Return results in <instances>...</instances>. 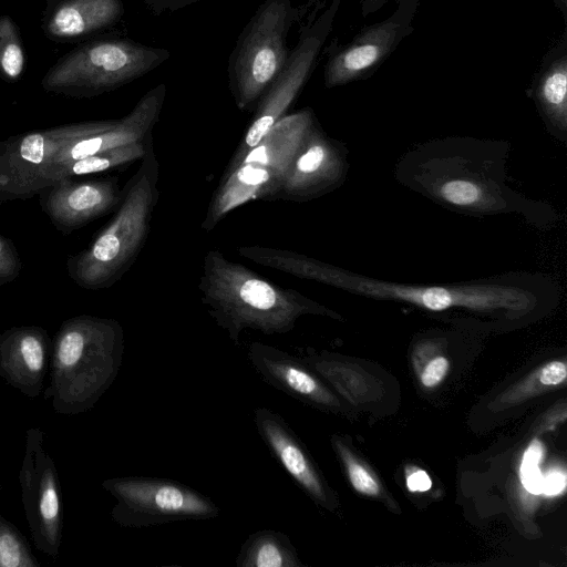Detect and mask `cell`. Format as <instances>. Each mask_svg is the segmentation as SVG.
Segmentation results:
<instances>
[{
  "label": "cell",
  "mask_w": 567,
  "mask_h": 567,
  "mask_svg": "<svg viewBox=\"0 0 567 567\" xmlns=\"http://www.w3.org/2000/svg\"><path fill=\"white\" fill-rule=\"evenodd\" d=\"M348 171L347 146L317 124L271 200L305 203L320 198L339 188Z\"/></svg>",
  "instance_id": "4fadbf2b"
},
{
  "label": "cell",
  "mask_w": 567,
  "mask_h": 567,
  "mask_svg": "<svg viewBox=\"0 0 567 567\" xmlns=\"http://www.w3.org/2000/svg\"><path fill=\"white\" fill-rule=\"evenodd\" d=\"M266 267L374 300L413 306L430 313L460 312L491 323H519L554 307L560 288L528 271L458 282L420 284L369 277L291 250L269 248Z\"/></svg>",
  "instance_id": "6da1fadb"
},
{
  "label": "cell",
  "mask_w": 567,
  "mask_h": 567,
  "mask_svg": "<svg viewBox=\"0 0 567 567\" xmlns=\"http://www.w3.org/2000/svg\"><path fill=\"white\" fill-rule=\"evenodd\" d=\"M331 443L352 488L361 495L383 499L385 492L375 473L355 455L342 437L333 435Z\"/></svg>",
  "instance_id": "484cf974"
},
{
  "label": "cell",
  "mask_w": 567,
  "mask_h": 567,
  "mask_svg": "<svg viewBox=\"0 0 567 567\" xmlns=\"http://www.w3.org/2000/svg\"><path fill=\"white\" fill-rule=\"evenodd\" d=\"M318 124L306 107L280 117L231 168H226L200 224L213 230L228 214L257 199L271 200Z\"/></svg>",
  "instance_id": "8992f818"
},
{
  "label": "cell",
  "mask_w": 567,
  "mask_h": 567,
  "mask_svg": "<svg viewBox=\"0 0 567 567\" xmlns=\"http://www.w3.org/2000/svg\"><path fill=\"white\" fill-rule=\"evenodd\" d=\"M508 156L509 144L503 141L436 138L402 154L394 175L404 187L452 212L473 217L515 215L548 228L557 213L509 185Z\"/></svg>",
  "instance_id": "7a4b0ae2"
},
{
  "label": "cell",
  "mask_w": 567,
  "mask_h": 567,
  "mask_svg": "<svg viewBox=\"0 0 567 567\" xmlns=\"http://www.w3.org/2000/svg\"><path fill=\"white\" fill-rule=\"evenodd\" d=\"M406 486L411 492H426L432 487V481L425 471L414 468L406 475Z\"/></svg>",
  "instance_id": "1f68e13d"
},
{
  "label": "cell",
  "mask_w": 567,
  "mask_h": 567,
  "mask_svg": "<svg viewBox=\"0 0 567 567\" xmlns=\"http://www.w3.org/2000/svg\"><path fill=\"white\" fill-rule=\"evenodd\" d=\"M154 144L153 133L147 137L126 145L114 147L81 159H78L55 172L47 179V186H50L63 178H72L87 174L101 173L114 167L133 163L142 159L151 145Z\"/></svg>",
  "instance_id": "7402d4cb"
},
{
  "label": "cell",
  "mask_w": 567,
  "mask_h": 567,
  "mask_svg": "<svg viewBox=\"0 0 567 567\" xmlns=\"http://www.w3.org/2000/svg\"><path fill=\"white\" fill-rule=\"evenodd\" d=\"M30 544L0 515V567H39Z\"/></svg>",
  "instance_id": "4316f807"
},
{
  "label": "cell",
  "mask_w": 567,
  "mask_h": 567,
  "mask_svg": "<svg viewBox=\"0 0 567 567\" xmlns=\"http://www.w3.org/2000/svg\"><path fill=\"white\" fill-rule=\"evenodd\" d=\"M115 123L116 120L71 123L0 141V205L38 195L39 178L62 146Z\"/></svg>",
  "instance_id": "30bf717a"
},
{
  "label": "cell",
  "mask_w": 567,
  "mask_h": 567,
  "mask_svg": "<svg viewBox=\"0 0 567 567\" xmlns=\"http://www.w3.org/2000/svg\"><path fill=\"white\" fill-rule=\"evenodd\" d=\"M542 456V443L537 440H533L524 453L520 465L522 484L526 491L533 494H540L543 491L544 476L538 467Z\"/></svg>",
  "instance_id": "83f0119b"
},
{
  "label": "cell",
  "mask_w": 567,
  "mask_h": 567,
  "mask_svg": "<svg viewBox=\"0 0 567 567\" xmlns=\"http://www.w3.org/2000/svg\"><path fill=\"white\" fill-rule=\"evenodd\" d=\"M566 379V363L559 360L549 361L498 394L489 404V409L502 411L516 406L529 399L559 388L565 384Z\"/></svg>",
  "instance_id": "603a6c76"
},
{
  "label": "cell",
  "mask_w": 567,
  "mask_h": 567,
  "mask_svg": "<svg viewBox=\"0 0 567 567\" xmlns=\"http://www.w3.org/2000/svg\"><path fill=\"white\" fill-rule=\"evenodd\" d=\"M169 56L166 49L130 39L86 41L59 58L41 86L50 94L91 99L137 80Z\"/></svg>",
  "instance_id": "52a82bcc"
},
{
  "label": "cell",
  "mask_w": 567,
  "mask_h": 567,
  "mask_svg": "<svg viewBox=\"0 0 567 567\" xmlns=\"http://www.w3.org/2000/svg\"><path fill=\"white\" fill-rule=\"evenodd\" d=\"M159 164L151 145L123 187L115 215L83 250L66 258V274L80 288H111L128 271L143 249L151 229L159 190Z\"/></svg>",
  "instance_id": "5b68a950"
},
{
  "label": "cell",
  "mask_w": 567,
  "mask_h": 567,
  "mask_svg": "<svg viewBox=\"0 0 567 567\" xmlns=\"http://www.w3.org/2000/svg\"><path fill=\"white\" fill-rule=\"evenodd\" d=\"M566 486L565 475L560 472L554 471L543 477L542 493L554 496L564 491Z\"/></svg>",
  "instance_id": "d6a6232c"
},
{
  "label": "cell",
  "mask_w": 567,
  "mask_h": 567,
  "mask_svg": "<svg viewBox=\"0 0 567 567\" xmlns=\"http://www.w3.org/2000/svg\"><path fill=\"white\" fill-rule=\"evenodd\" d=\"M399 25L384 22L365 32L354 43L336 54L324 72L327 87L348 83L377 64L393 44Z\"/></svg>",
  "instance_id": "ffe728a7"
},
{
  "label": "cell",
  "mask_w": 567,
  "mask_h": 567,
  "mask_svg": "<svg viewBox=\"0 0 567 567\" xmlns=\"http://www.w3.org/2000/svg\"><path fill=\"white\" fill-rule=\"evenodd\" d=\"M247 358L266 383L316 409L337 412L342 404L334 392L303 359L260 342H252Z\"/></svg>",
  "instance_id": "e0dca14e"
},
{
  "label": "cell",
  "mask_w": 567,
  "mask_h": 567,
  "mask_svg": "<svg viewBox=\"0 0 567 567\" xmlns=\"http://www.w3.org/2000/svg\"><path fill=\"white\" fill-rule=\"evenodd\" d=\"M538 102L550 133L565 142L567 136V69L566 62L555 64L542 79Z\"/></svg>",
  "instance_id": "cb8c5ba5"
},
{
  "label": "cell",
  "mask_w": 567,
  "mask_h": 567,
  "mask_svg": "<svg viewBox=\"0 0 567 567\" xmlns=\"http://www.w3.org/2000/svg\"><path fill=\"white\" fill-rule=\"evenodd\" d=\"M291 0H265L240 32L228 63V86L238 110L248 112L285 65Z\"/></svg>",
  "instance_id": "ba28073f"
},
{
  "label": "cell",
  "mask_w": 567,
  "mask_h": 567,
  "mask_svg": "<svg viewBox=\"0 0 567 567\" xmlns=\"http://www.w3.org/2000/svg\"><path fill=\"white\" fill-rule=\"evenodd\" d=\"M1 487H2V486H1V483H0V489H1Z\"/></svg>",
  "instance_id": "836d02e7"
},
{
  "label": "cell",
  "mask_w": 567,
  "mask_h": 567,
  "mask_svg": "<svg viewBox=\"0 0 567 567\" xmlns=\"http://www.w3.org/2000/svg\"><path fill=\"white\" fill-rule=\"evenodd\" d=\"M102 487L116 501L111 511L115 524L143 528L219 516V506L208 496L174 480L122 476L106 478Z\"/></svg>",
  "instance_id": "9c48e42d"
},
{
  "label": "cell",
  "mask_w": 567,
  "mask_h": 567,
  "mask_svg": "<svg viewBox=\"0 0 567 567\" xmlns=\"http://www.w3.org/2000/svg\"><path fill=\"white\" fill-rule=\"evenodd\" d=\"M338 0L300 34L279 74L259 99L252 120L227 168L237 165L284 115L307 83L330 31Z\"/></svg>",
  "instance_id": "8fae6325"
},
{
  "label": "cell",
  "mask_w": 567,
  "mask_h": 567,
  "mask_svg": "<svg viewBox=\"0 0 567 567\" xmlns=\"http://www.w3.org/2000/svg\"><path fill=\"white\" fill-rule=\"evenodd\" d=\"M52 340L39 326H16L0 333V377L29 399L44 390Z\"/></svg>",
  "instance_id": "ac0fdd59"
},
{
  "label": "cell",
  "mask_w": 567,
  "mask_h": 567,
  "mask_svg": "<svg viewBox=\"0 0 567 567\" xmlns=\"http://www.w3.org/2000/svg\"><path fill=\"white\" fill-rule=\"evenodd\" d=\"M147 9L156 16L165 11H176L199 0H142Z\"/></svg>",
  "instance_id": "4dcf8cb0"
},
{
  "label": "cell",
  "mask_w": 567,
  "mask_h": 567,
  "mask_svg": "<svg viewBox=\"0 0 567 567\" xmlns=\"http://www.w3.org/2000/svg\"><path fill=\"white\" fill-rule=\"evenodd\" d=\"M21 270L22 261L14 244L0 234V287L14 281Z\"/></svg>",
  "instance_id": "f1b7e54d"
},
{
  "label": "cell",
  "mask_w": 567,
  "mask_h": 567,
  "mask_svg": "<svg viewBox=\"0 0 567 567\" xmlns=\"http://www.w3.org/2000/svg\"><path fill=\"white\" fill-rule=\"evenodd\" d=\"M450 370V361L444 355L432 358L420 373V382L426 389L437 386L446 377Z\"/></svg>",
  "instance_id": "f546056e"
},
{
  "label": "cell",
  "mask_w": 567,
  "mask_h": 567,
  "mask_svg": "<svg viewBox=\"0 0 567 567\" xmlns=\"http://www.w3.org/2000/svg\"><path fill=\"white\" fill-rule=\"evenodd\" d=\"M19 483L33 543L54 558L62 543L63 504L55 463L44 447V433L38 427L25 432Z\"/></svg>",
  "instance_id": "7c38bea8"
},
{
  "label": "cell",
  "mask_w": 567,
  "mask_h": 567,
  "mask_svg": "<svg viewBox=\"0 0 567 567\" xmlns=\"http://www.w3.org/2000/svg\"><path fill=\"white\" fill-rule=\"evenodd\" d=\"M42 212L53 227L69 235L118 207L123 188L114 176L78 181L63 178L39 194Z\"/></svg>",
  "instance_id": "5bb4252c"
},
{
  "label": "cell",
  "mask_w": 567,
  "mask_h": 567,
  "mask_svg": "<svg viewBox=\"0 0 567 567\" xmlns=\"http://www.w3.org/2000/svg\"><path fill=\"white\" fill-rule=\"evenodd\" d=\"M166 96L165 83L146 92L132 111L100 133L72 141L51 158L38 182L39 193L45 188L48 177L55 171L87 156L141 141L153 133Z\"/></svg>",
  "instance_id": "9a60e30c"
},
{
  "label": "cell",
  "mask_w": 567,
  "mask_h": 567,
  "mask_svg": "<svg viewBox=\"0 0 567 567\" xmlns=\"http://www.w3.org/2000/svg\"><path fill=\"white\" fill-rule=\"evenodd\" d=\"M198 290L202 303L235 346L245 330L266 336L290 332L303 316L341 320L330 308L301 292L268 281L217 249L204 256Z\"/></svg>",
  "instance_id": "3957f363"
},
{
  "label": "cell",
  "mask_w": 567,
  "mask_h": 567,
  "mask_svg": "<svg viewBox=\"0 0 567 567\" xmlns=\"http://www.w3.org/2000/svg\"><path fill=\"white\" fill-rule=\"evenodd\" d=\"M123 354L118 321L91 315L66 319L52 341L44 399L62 415L91 410L115 381Z\"/></svg>",
  "instance_id": "277c9868"
},
{
  "label": "cell",
  "mask_w": 567,
  "mask_h": 567,
  "mask_svg": "<svg viewBox=\"0 0 567 567\" xmlns=\"http://www.w3.org/2000/svg\"><path fill=\"white\" fill-rule=\"evenodd\" d=\"M254 423L272 457L296 485L318 506L332 511L336 498L305 444L277 412L259 406L254 410Z\"/></svg>",
  "instance_id": "2e32d148"
},
{
  "label": "cell",
  "mask_w": 567,
  "mask_h": 567,
  "mask_svg": "<svg viewBox=\"0 0 567 567\" xmlns=\"http://www.w3.org/2000/svg\"><path fill=\"white\" fill-rule=\"evenodd\" d=\"M237 567H305L290 538L276 529L247 536L235 559Z\"/></svg>",
  "instance_id": "44dd1931"
},
{
  "label": "cell",
  "mask_w": 567,
  "mask_h": 567,
  "mask_svg": "<svg viewBox=\"0 0 567 567\" xmlns=\"http://www.w3.org/2000/svg\"><path fill=\"white\" fill-rule=\"evenodd\" d=\"M124 14L122 0H47L41 30L54 42H73L115 25Z\"/></svg>",
  "instance_id": "d6986e66"
},
{
  "label": "cell",
  "mask_w": 567,
  "mask_h": 567,
  "mask_svg": "<svg viewBox=\"0 0 567 567\" xmlns=\"http://www.w3.org/2000/svg\"><path fill=\"white\" fill-rule=\"evenodd\" d=\"M27 55L21 32L9 14L0 16V79L18 82L25 69Z\"/></svg>",
  "instance_id": "d4e9b609"
}]
</instances>
